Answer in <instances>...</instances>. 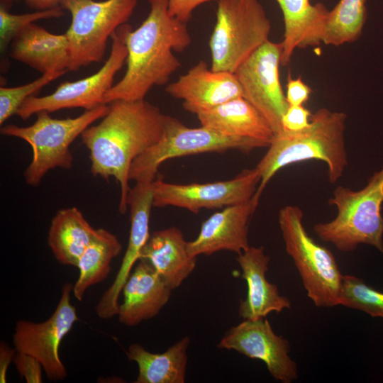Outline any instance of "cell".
Here are the masks:
<instances>
[{"mask_svg":"<svg viewBox=\"0 0 383 383\" xmlns=\"http://www.w3.org/2000/svg\"><path fill=\"white\" fill-rule=\"evenodd\" d=\"M311 113L301 106H289L282 119L284 131H299L306 128L310 123Z\"/></svg>","mask_w":383,"mask_h":383,"instance_id":"1f68e13d","label":"cell"},{"mask_svg":"<svg viewBox=\"0 0 383 383\" xmlns=\"http://www.w3.org/2000/svg\"><path fill=\"white\" fill-rule=\"evenodd\" d=\"M340 305L383 318V293L367 286L354 275H343Z\"/></svg>","mask_w":383,"mask_h":383,"instance_id":"83f0119b","label":"cell"},{"mask_svg":"<svg viewBox=\"0 0 383 383\" xmlns=\"http://www.w3.org/2000/svg\"><path fill=\"white\" fill-rule=\"evenodd\" d=\"M282 46L268 40L234 72L243 97L266 118L275 135L283 131L282 119L289 105L279 80Z\"/></svg>","mask_w":383,"mask_h":383,"instance_id":"7c38bea8","label":"cell"},{"mask_svg":"<svg viewBox=\"0 0 383 383\" xmlns=\"http://www.w3.org/2000/svg\"><path fill=\"white\" fill-rule=\"evenodd\" d=\"M282 12L284 33L281 42V65L287 66L296 48L317 46L322 36L329 10L323 3L310 0H276Z\"/></svg>","mask_w":383,"mask_h":383,"instance_id":"603a6c76","label":"cell"},{"mask_svg":"<svg viewBox=\"0 0 383 383\" xmlns=\"http://www.w3.org/2000/svg\"><path fill=\"white\" fill-rule=\"evenodd\" d=\"M148 3V16L126 36L127 69L106 94L105 104L118 99H145L154 86L166 84L182 66L174 52H183L192 43L187 23L170 16L168 0Z\"/></svg>","mask_w":383,"mask_h":383,"instance_id":"7a4b0ae2","label":"cell"},{"mask_svg":"<svg viewBox=\"0 0 383 383\" xmlns=\"http://www.w3.org/2000/svg\"><path fill=\"white\" fill-rule=\"evenodd\" d=\"M196 116L201 126L226 136L253 142L260 148H268L275 135L266 118L243 96Z\"/></svg>","mask_w":383,"mask_h":383,"instance_id":"ffe728a7","label":"cell"},{"mask_svg":"<svg viewBox=\"0 0 383 383\" xmlns=\"http://www.w3.org/2000/svg\"><path fill=\"white\" fill-rule=\"evenodd\" d=\"M260 179L256 167L243 170L233 179L214 182L181 184L155 179L153 206H176L194 213L203 209H223L250 200Z\"/></svg>","mask_w":383,"mask_h":383,"instance_id":"4fadbf2b","label":"cell"},{"mask_svg":"<svg viewBox=\"0 0 383 383\" xmlns=\"http://www.w3.org/2000/svg\"><path fill=\"white\" fill-rule=\"evenodd\" d=\"M346 118L343 112L321 108L311 114L306 128L299 131L283 130L276 134L255 166L261 176L256 192L261 195L280 169L309 160L325 162L328 181L335 183L348 163L344 135Z\"/></svg>","mask_w":383,"mask_h":383,"instance_id":"3957f363","label":"cell"},{"mask_svg":"<svg viewBox=\"0 0 383 383\" xmlns=\"http://www.w3.org/2000/svg\"><path fill=\"white\" fill-rule=\"evenodd\" d=\"M172 291L148 262L140 260L121 292L123 301L117 314L120 323L135 326L156 316Z\"/></svg>","mask_w":383,"mask_h":383,"instance_id":"d6986e66","label":"cell"},{"mask_svg":"<svg viewBox=\"0 0 383 383\" xmlns=\"http://www.w3.org/2000/svg\"><path fill=\"white\" fill-rule=\"evenodd\" d=\"M260 196L255 192L250 200L224 207L204 221L197 237L187 242L189 255L196 257L221 250L238 255L249 248V222L259 204Z\"/></svg>","mask_w":383,"mask_h":383,"instance_id":"2e32d148","label":"cell"},{"mask_svg":"<svg viewBox=\"0 0 383 383\" xmlns=\"http://www.w3.org/2000/svg\"><path fill=\"white\" fill-rule=\"evenodd\" d=\"M131 29V25L125 23L113 33L111 52L96 72L74 82H65L50 94L30 96L18 109L16 115L26 120L40 111L52 113L72 108L90 110L105 104V95L113 86L116 74L126 61V39Z\"/></svg>","mask_w":383,"mask_h":383,"instance_id":"30bf717a","label":"cell"},{"mask_svg":"<svg viewBox=\"0 0 383 383\" xmlns=\"http://www.w3.org/2000/svg\"><path fill=\"white\" fill-rule=\"evenodd\" d=\"M109 106L99 123L88 127L81 137L89 151L92 174L105 179L113 177L118 182V209L124 214L132 162L160 139L166 115L145 99H118Z\"/></svg>","mask_w":383,"mask_h":383,"instance_id":"6da1fadb","label":"cell"},{"mask_svg":"<svg viewBox=\"0 0 383 383\" xmlns=\"http://www.w3.org/2000/svg\"><path fill=\"white\" fill-rule=\"evenodd\" d=\"M102 104L75 118H53L47 111L37 113L35 121L26 127L9 124L1 128V133L22 139L31 147L33 157L24 172L26 183L38 186L48 172L57 167L70 170L73 157L70 150L72 142L94 122L109 111Z\"/></svg>","mask_w":383,"mask_h":383,"instance_id":"5b68a950","label":"cell"},{"mask_svg":"<svg viewBox=\"0 0 383 383\" xmlns=\"http://www.w3.org/2000/svg\"><path fill=\"white\" fill-rule=\"evenodd\" d=\"M209 40L211 69L234 73L267 41L271 22L259 0H218Z\"/></svg>","mask_w":383,"mask_h":383,"instance_id":"52a82bcc","label":"cell"},{"mask_svg":"<svg viewBox=\"0 0 383 383\" xmlns=\"http://www.w3.org/2000/svg\"><path fill=\"white\" fill-rule=\"evenodd\" d=\"M236 261L246 281V298L239 306V315L243 319L256 320L266 318L272 313H280L291 307L290 301L280 294L276 284L267 281L270 257L265 253L262 246H250L238 255Z\"/></svg>","mask_w":383,"mask_h":383,"instance_id":"ac0fdd59","label":"cell"},{"mask_svg":"<svg viewBox=\"0 0 383 383\" xmlns=\"http://www.w3.org/2000/svg\"><path fill=\"white\" fill-rule=\"evenodd\" d=\"M167 93L183 101V108L196 115L235 98L243 96L234 73L214 71L200 60L166 87Z\"/></svg>","mask_w":383,"mask_h":383,"instance_id":"e0dca14e","label":"cell"},{"mask_svg":"<svg viewBox=\"0 0 383 383\" xmlns=\"http://www.w3.org/2000/svg\"><path fill=\"white\" fill-rule=\"evenodd\" d=\"M190 339L186 336L162 353L147 350L134 343L126 351L130 361L136 362L138 374L135 383H184Z\"/></svg>","mask_w":383,"mask_h":383,"instance_id":"d4e9b609","label":"cell"},{"mask_svg":"<svg viewBox=\"0 0 383 383\" xmlns=\"http://www.w3.org/2000/svg\"><path fill=\"white\" fill-rule=\"evenodd\" d=\"M328 202L336 207L337 215L328 222L314 225L313 231L321 240L343 252L367 244L383 254V166L360 190L336 187Z\"/></svg>","mask_w":383,"mask_h":383,"instance_id":"277c9868","label":"cell"},{"mask_svg":"<svg viewBox=\"0 0 383 383\" xmlns=\"http://www.w3.org/2000/svg\"><path fill=\"white\" fill-rule=\"evenodd\" d=\"M140 260L148 262L172 290L182 284L196 264V257L188 252L182 232L174 226L152 232Z\"/></svg>","mask_w":383,"mask_h":383,"instance_id":"7402d4cb","label":"cell"},{"mask_svg":"<svg viewBox=\"0 0 383 383\" xmlns=\"http://www.w3.org/2000/svg\"><path fill=\"white\" fill-rule=\"evenodd\" d=\"M211 1L218 0H168V11L171 16L187 23L197 7Z\"/></svg>","mask_w":383,"mask_h":383,"instance_id":"836d02e7","label":"cell"},{"mask_svg":"<svg viewBox=\"0 0 383 383\" xmlns=\"http://www.w3.org/2000/svg\"><path fill=\"white\" fill-rule=\"evenodd\" d=\"M137 4L138 0H62L60 6L72 16L65 33L70 47L68 71L101 61L109 38L127 23Z\"/></svg>","mask_w":383,"mask_h":383,"instance_id":"ba28073f","label":"cell"},{"mask_svg":"<svg viewBox=\"0 0 383 383\" xmlns=\"http://www.w3.org/2000/svg\"><path fill=\"white\" fill-rule=\"evenodd\" d=\"M367 16L366 0H340L328 11L322 43L339 46L356 41L362 34Z\"/></svg>","mask_w":383,"mask_h":383,"instance_id":"4316f807","label":"cell"},{"mask_svg":"<svg viewBox=\"0 0 383 383\" xmlns=\"http://www.w3.org/2000/svg\"><path fill=\"white\" fill-rule=\"evenodd\" d=\"M152 183L136 182L129 191L127 204L131 213V229L128 245L114 281L96 306V314L100 318L109 319L118 314V299L123 287L134 265L140 260L142 250L150 238L149 223L153 206Z\"/></svg>","mask_w":383,"mask_h":383,"instance_id":"9a60e30c","label":"cell"},{"mask_svg":"<svg viewBox=\"0 0 383 383\" xmlns=\"http://www.w3.org/2000/svg\"><path fill=\"white\" fill-rule=\"evenodd\" d=\"M122 245L116 235L104 228L97 234L79 259V277L73 285L72 294L82 301L86 291L108 277L112 260L121 251Z\"/></svg>","mask_w":383,"mask_h":383,"instance_id":"484cf974","label":"cell"},{"mask_svg":"<svg viewBox=\"0 0 383 383\" xmlns=\"http://www.w3.org/2000/svg\"><path fill=\"white\" fill-rule=\"evenodd\" d=\"M72 289L70 283L63 285L59 302L48 319L40 323L21 319L13 334L16 351L36 358L51 381L63 380L67 375L59 350L62 339L79 321L76 308L70 301Z\"/></svg>","mask_w":383,"mask_h":383,"instance_id":"8fae6325","label":"cell"},{"mask_svg":"<svg viewBox=\"0 0 383 383\" xmlns=\"http://www.w3.org/2000/svg\"><path fill=\"white\" fill-rule=\"evenodd\" d=\"M311 92V87L304 82L301 77L293 79L289 73L285 95L289 106L303 105L309 100Z\"/></svg>","mask_w":383,"mask_h":383,"instance_id":"d6a6232c","label":"cell"},{"mask_svg":"<svg viewBox=\"0 0 383 383\" xmlns=\"http://www.w3.org/2000/svg\"><path fill=\"white\" fill-rule=\"evenodd\" d=\"M10 56L45 74L67 72L70 47L65 34H54L35 23L21 30L9 46Z\"/></svg>","mask_w":383,"mask_h":383,"instance_id":"44dd1931","label":"cell"},{"mask_svg":"<svg viewBox=\"0 0 383 383\" xmlns=\"http://www.w3.org/2000/svg\"><path fill=\"white\" fill-rule=\"evenodd\" d=\"M218 348L262 360L270 374L282 383L298 378L296 364L289 355V341L276 334L265 318L244 319L226 333Z\"/></svg>","mask_w":383,"mask_h":383,"instance_id":"5bb4252c","label":"cell"},{"mask_svg":"<svg viewBox=\"0 0 383 383\" xmlns=\"http://www.w3.org/2000/svg\"><path fill=\"white\" fill-rule=\"evenodd\" d=\"M13 362L16 370L27 383H41L43 368L40 362L32 355L16 351Z\"/></svg>","mask_w":383,"mask_h":383,"instance_id":"4dcf8cb0","label":"cell"},{"mask_svg":"<svg viewBox=\"0 0 383 383\" xmlns=\"http://www.w3.org/2000/svg\"><path fill=\"white\" fill-rule=\"evenodd\" d=\"M62 0H24L26 4L35 11H41L61 6Z\"/></svg>","mask_w":383,"mask_h":383,"instance_id":"d590c367","label":"cell"},{"mask_svg":"<svg viewBox=\"0 0 383 383\" xmlns=\"http://www.w3.org/2000/svg\"><path fill=\"white\" fill-rule=\"evenodd\" d=\"M97 232L77 208L62 209L52 219L48 243L60 263L77 267Z\"/></svg>","mask_w":383,"mask_h":383,"instance_id":"cb8c5ba5","label":"cell"},{"mask_svg":"<svg viewBox=\"0 0 383 383\" xmlns=\"http://www.w3.org/2000/svg\"><path fill=\"white\" fill-rule=\"evenodd\" d=\"M304 213L288 205L279 212L278 221L285 249L292 258L307 296L318 307L340 305L343 275L333 253L316 243L303 224Z\"/></svg>","mask_w":383,"mask_h":383,"instance_id":"8992f818","label":"cell"},{"mask_svg":"<svg viewBox=\"0 0 383 383\" xmlns=\"http://www.w3.org/2000/svg\"><path fill=\"white\" fill-rule=\"evenodd\" d=\"M65 14L63 8L57 6L32 13L15 14L1 1L0 4V51L4 55L14 37L30 23L43 19L56 18Z\"/></svg>","mask_w":383,"mask_h":383,"instance_id":"f1b7e54d","label":"cell"},{"mask_svg":"<svg viewBox=\"0 0 383 383\" xmlns=\"http://www.w3.org/2000/svg\"><path fill=\"white\" fill-rule=\"evenodd\" d=\"M65 72H51L28 84L14 87H0V125H3L13 114H16L23 103L34 96L45 86L59 78Z\"/></svg>","mask_w":383,"mask_h":383,"instance_id":"f546056e","label":"cell"},{"mask_svg":"<svg viewBox=\"0 0 383 383\" xmlns=\"http://www.w3.org/2000/svg\"><path fill=\"white\" fill-rule=\"evenodd\" d=\"M16 350L11 348L3 341L0 343V382H6V374L9 366L13 361Z\"/></svg>","mask_w":383,"mask_h":383,"instance_id":"e575fe53","label":"cell"},{"mask_svg":"<svg viewBox=\"0 0 383 383\" xmlns=\"http://www.w3.org/2000/svg\"><path fill=\"white\" fill-rule=\"evenodd\" d=\"M256 148H260L253 142L226 136L203 126L189 128L177 118L166 115L162 137L133 161L129 178L135 183H151L155 179L159 167L172 158L230 150L249 152Z\"/></svg>","mask_w":383,"mask_h":383,"instance_id":"9c48e42d","label":"cell"}]
</instances>
